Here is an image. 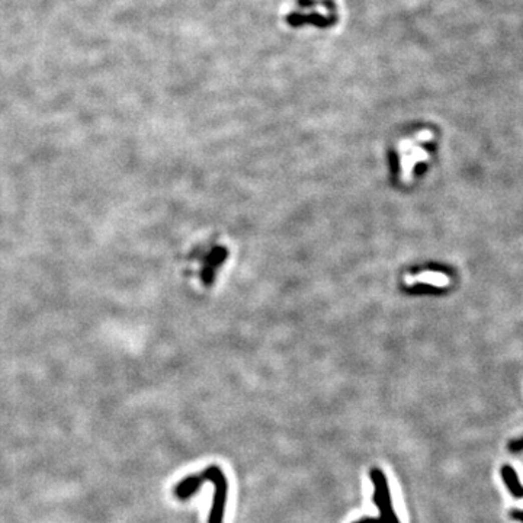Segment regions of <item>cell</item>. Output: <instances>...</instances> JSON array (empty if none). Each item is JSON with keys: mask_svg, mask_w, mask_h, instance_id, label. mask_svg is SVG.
I'll return each instance as SVG.
<instances>
[{"mask_svg": "<svg viewBox=\"0 0 523 523\" xmlns=\"http://www.w3.org/2000/svg\"><path fill=\"white\" fill-rule=\"evenodd\" d=\"M205 481H211L214 484V487H215L214 503H212V508H211V514H209L208 523H222L224 507H225V497H227V481L224 478L222 471L218 466H209L208 469L203 471L201 475H192L189 478L182 479L176 485L174 494L179 498H188L198 490V487Z\"/></svg>", "mask_w": 523, "mask_h": 523, "instance_id": "6da1fadb", "label": "cell"}, {"mask_svg": "<svg viewBox=\"0 0 523 523\" xmlns=\"http://www.w3.org/2000/svg\"><path fill=\"white\" fill-rule=\"evenodd\" d=\"M371 479L375 485V494H374V501L381 511L379 519H365L356 523H398V517L394 513L391 506V497L385 475L379 469L371 471Z\"/></svg>", "mask_w": 523, "mask_h": 523, "instance_id": "7a4b0ae2", "label": "cell"}, {"mask_svg": "<svg viewBox=\"0 0 523 523\" xmlns=\"http://www.w3.org/2000/svg\"><path fill=\"white\" fill-rule=\"evenodd\" d=\"M500 474H501V478L504 481L510 494L516 498H523V485L519 481L517 472L514 471V468H511L510 465H503L500 469Z\"/></svg>", "mask_w": 523, "mask_h": 523, "instance_id": "3957f363", "label": "cell"}, {"mask_svg": "<svg viewBox=\"0 0 523 523\" xmlns=\"http://www.w3.org/2000/svg\"><path fill=\"white\" fill-rule=\"evenodd\" d=\"M406 282L408 285H413V284H429V285H433V287H443V285H448V278L443 274H437V272H424V274L414 276V278L408 276V278H406Z\"/></svg>", "mask_w": 523, "mask_h": 523, "instance_id": "277c9868", "label": "cell"}, {"mask_svg": "<svg viewBox=\"0 0 523 523\" xmlns=\"http://www.w3.org/2000/svg\"><path fill=\"white\" fill-rule=\"evenodd\" d=\"M508 450L511 453H519V452H523V436L522 437H517V439H513L508 442Z\"/></svg>", "mask_w": 523, "mask_h": 523, "instance_id": "5b68a950", "label": "cell"}, {"mask_svg": "<svg viewBox=\"0 0 523 523\" xmlns=\"http://www.w3.org/2000/svg\"><path fill=\"white\" fill-rule=\"evenodd\" d=\"M510 517L523 523V510H517V508H516V510H511V511H510Z\"/></svg>", "mask_w": 523, "mask_h": 523, "instance_id": "8992f818", "label": "cell"}]
</instances>
